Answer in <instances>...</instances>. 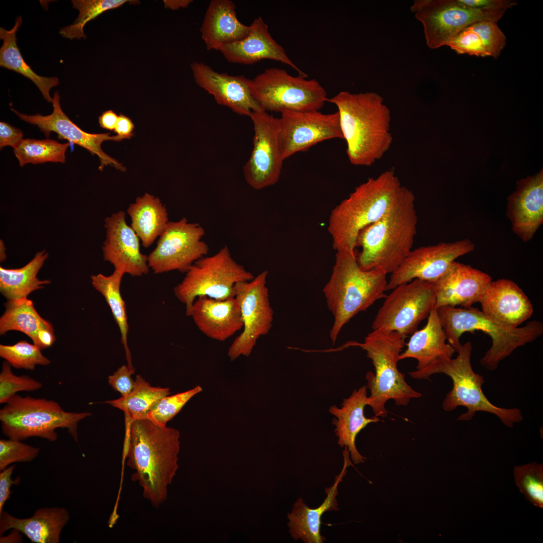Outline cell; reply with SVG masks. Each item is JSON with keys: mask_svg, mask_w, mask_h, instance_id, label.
Returning a JSON list of instances; mask_svg holds the SVG:
<instances>
[{"mask_svg": "<svg viewBox=\"0 0 543 543\" xmlns=\"http://www.w3.org/2000/svg\"><path fill=\"white\" fill-rule=\"evenodd\" d=\"M126 426L124 452L127 465L134 471L132 480L142 488L143 497L159 506L178 468L179 432L147 418Z\"/></svg>", "mask_w": 543, "mask_h": 543, "instance_id": "1", "label": "cell"}, {"mask_svg": "<svg viewBox=\"0 0 543 543\" xmlns=\"http://www.w3.org/2000/svg\"><path fill=\"white\" fill-rule=\"evenodd\" d=\"M327 101L337 108L349 162L371 166L381 158L393 142L390 111L382 96L375 92L341 91Z\"/></svg>", "mask_w": 543, "mask_h": 543, "instance_id": "2", "label": "cell"}, {"mask_svg": "<svg viewBox=\"0 0 543 543\" xmlns=\"http://www.w3.org/2000/svg\"><path fill=\"white\" fill-rule=\"evenodd\" d=\"M415 200L412 191L403 186L386 213L359 232L356 247L361 250L356 259L362 269L391 274L409 254L417 233Z\"/></svg>", "mask_w": 543, "mask_h": 543, "instance_id": "3", "label": "cell"}, {"mask_svg": "<svg viewBox=\"0 0 543 543\" xmlns=\"http://www.w3.org/2000/svg\"><path fill=\"white\" fill-rule=\"evenodd\" d=\"M387 275L379 268L362 269L355 251H336L331 275L323 289L334 318L329 334L333 344L343 327L354 316L386 297Z\"/></svg>", "mask_w": 543, "mask_h": 543, "instance_id": "4", "label": "cell"}, {"mask_svg": "<svg viewBox=\"0 0 543 543\" xmlns=\"http://www.w3.org/2000/svg\"><path fill=\"white\" fill-rule=\"evenodd\" d=\"M402 187L393 168L357 187L330 215L328 231L333 249L355 251L359 232L386 213Z\"/></svg>", "mask_w": 543, "mask_h": 543, "instance_id": "5", "label": "cell"}, {"mask_svg": "<svg viewBox=\"0 0 543 543\" xmlns=\"http://www.w3.org/2000/svg\"><path fill=\"white\" fill-rule=\"evenodd\" d=\"M406 337L396 331L373 330L364 342L350 341L341 347H360L372 361L375 373L368 372L366 374V386L371 392L367 405L372 408L375 416H387L385 405L390 400H394L396 405L405 406L411 399L422 396L407 384L405 375L397 368Z\"/></svg>", "mask_w": 543, "mask_h": 543, "instance_id": "6", "label": "cell"}, {"mask_svg": "<svg viewBox=\"0 0 543 543\" xmlns=\"http://www.w3.org/2000/svg\"><path fill=\"white\" fill-rule=\"evenodd\" d=\"M471 342L467 341L458 352L455 358L440 357L425 368L409 373L417 379H429L431 375L443 373L452 381V389L446 394L442 403V408L451 411L459 406L467 409L457 420L470 421L479 411H483L497 416L508 427L520 422L523 418L521 411L518 408H502L490 402L483 393L482 387L485 382L483 377L476 373L471 363L472 351Z\"/></svg>", "mask_w": 543, "mask_h": 543, "instance_id": "7", "label": "cell"}, {"mask_svg": "<svg viewBox=\"0 0 543 543\" xmlns=\"http://www.w3.org/2000/svg\"><path fill=\"white\" fill-rule=\"evenodd\" d=\"M446 340L457 353L461 348L460 338L466 332L481 330L492 339V345L480 359L482 366L490 371L517 348L532 342L543 333V324L531 321L522 327L510 328L500 325L474 307L442 306L436 309Z\"/></svg>", "mask_w": 543, "mask_h": 543, "instance_id": "8", "label": "cell"}, {"mask_svg": "<svg viewBox=\"0 0 543 543\" xmlns=\"http://www.w3.org/2000/svg\"><path fill=\"white\" fill-rule=\"evenodd\" d=\"M91 415L66 411L52 400L16 394L1 409L0 420L2 432L10 439L21 441L40 437L55 441L58 438L56 429L62 428L67 429L77 442L78 424Z\"/></svg>", "mask_w": 543, "mask_h": 543, "instance_id": "9", "label": "cell"}, {"mask_svg": "<svg viewBox=\"0 0 543 543\" xmlns=\"http://www.w3.org/2000/svg\"><path fill=\"white\" fill-rule=\"evenodd\" d=\"M185 274L182 281L173 288V292L185 305L188 316L197 297L206 296L218 300L234 297L236 283L254 278L232 257L226 245L214 255L197 260Z\"/></svg>", "mask_w": 543, "mask_h": 543, "instance_id": "10", "label": "cell"}, {"mask_svg": "<svg viewBox=\"0 0 543 543\" xmlns=\"http://www.w3.org/2000/svg\"><path fill=\"white\" fill-rule=\"evenodd\" d=\"M249 85L254 99L267 112L319 111L328 99L326 91L316 79L294 76L279 68L265 69L250 79Z\"/></svg>", "mask_w": 543, "mask_h": 543, "instance_id": "11", "label": "cell"}, {"mask_svg": "<svg viewBox=\"0 0 543 543\" xmlns=\"http://www.w3.org/2000/svg\"><path fill=\"white\" fill-rule=\"evenodd\" d=\"M411 11L422 24L427 45L435 49L447 46L471 24L482 21L497 23L506 10L472 8L459 0H417L411 6Z\"/></svg>", "mask_w": 543, "mask_h": 543, "instance_id": "12", "label": "cell"}, {"mask_svg": "<svg viewBox=\"0 0 543 543\" xmlns=\"http://www.w3.org/2000/svg\"><path fill=\"white\" fill-rule=\"evenodd\" d=\"M432 283L414 279L398 285L386 295L372 324L373 330L412 335L435 307Z\"/></svg>", "mask_w": 543, "mask_h": 543, "instance_id": "13", "label": "cell"}, {"mask_svg": "<svg viewBox=\"0 0 543 543\" xmlns=\"http://www.w3.org/2000/svg\"><path fill=\"white\" fill-rule=\"evenodd\" d=\"M267 275V270L263 271L252 280L237 282L234 286L243 327L228 349L227 354L231 360L240 356H249L258 339L267 334L272 327L274 311L266 286Z\"/></svg>", "mask_w": 543, "mask_h": 543, "instance_id": "14", "label": "cell"}, {"mask_svg": "<svg viewBox=\"0 0 543 543\" xmlns=\"http://www.w3.org/2000/svg\"><path fill=\"white\" fill-rule=\"evenodd\" d=\"M205 234L200 224L189 222L186 217L169 221L156 247L147 255L149 268L155 274L173 270L185 273L207 254L209 246L202 240Z\"/></svg>", "mask_w": 543, "mask_h": 543, "instance_id": "15", "label": "cell"}, {"mask_svg": "<svg viewBox=\"0 0 543 543\" xmlns=\"http://www.w3.org/2000/svg\"><path fill=\"white\" fill-rule=\"evenodd\" d=\"M249 117L254 128L253 148L243 174L250 187L260 190L276 184L281 175L285 159L279 142L280 118L263 110Z\"/></svg>", "mask_w": 543, "mask_h": 543, "instance_id": "16", "label": "cell"}, {"mask_svg": "<svg viewBox=\"0 0 543 543\" xmlns=\"http://www.w3.org/2000/svg\"><path fill=\"white\" fill-rule=\"evenodd\" d=\"M280 118L279 142L285 160L316 144L332 139H342L337 112L323 114L319 111L283 110Z\"/></svg>", "mask_w": 543, "mask_h": 543, "instance_id": "17", "label": "cell"}, {"mask_svg": "<svg viewBox=\"0 0 543 543\" xmlns=\"http://www.w3.org/2000/svg\"><path fill=\"white\" fill-rule=\"evenodd\" d=\"M475 249V244L465 239L441 242L412 250L398 267L391 274L386 291L399 285L419 279L434 283L459 257Z\"/></svg>", "mask_w": 543, "mask_h": 543, "instance_id": "18", "label": "cell"}, {"mask_svg": "<svg viewBox=\"0 0 543 543\" xmlns=\"http://www.w3.org/2000/svg\"><path fill=\"white\" fill-rule=\"evenodd\" d=\"M53 112L48 115H26L13 108L11 110L22 120L37 126L46 137L52 132L58 134V138L65 139L77 144L89 151L92 155H97L100 160L99 169L102 171L105 166L110 165L121 171L126 168L115 159L107 154L102 149L101 144L105 141H120L116 135L110 136V133L93 134L82 130L76 126L63 112L60 104V96L56 91L53 98Z\"/></svg>", "mask_w": 543, "mask_h": 543, "instance_id": "19", "label": "cell"}, {"mask_svg": "<svg viewBox=\"0 0 543 543\" xmlns=\"http://www.w3.org/2000/svg\"><path fill=\"white\" fill-rule=\"evenodd\" d=\"M126 213H112L105 220L106 239L103 244L104 259L114 269H121L133 277L147 275L150 269L147 255L140 250V239L126 222Z\"/></svg>", "mask_w": 543, "mask_h": 543, "instance_id": "20", "label": "cell"}, {"mask_svg": "<svg viewBox=\"0 0 543 543\" xmlns=\"http://www.w3.org/2000/svg\"><path fill=\"white\" fill-rule=\"evenodd\" d=\"M191 67L197 84L212 95L218 104L249 117L253 112L262 110L250 92V79L243 75L219 73L203 62H193Z\"/></svg>", "mask_w": 543, "mask_h": 543, "instance_id": "21", "label": "cell"}, {"mask_svg": "<svg viewBox=\"0 0 543 543\" xmlns=\"http://www.w3.org/2000/svg\"><path fill=\"white\" fill-rule=\"evenodd\" d=\"M491 277L470 265L453 261L433 283L436 309L442 306L470 308L480 302Z\"/></svg>", "mask_w": 543, "mask_h": 543, "instance_id": "22", "label": "cell"}, {"mask_svg": "<svg viewBox=\"0 0 543 543\" xmlns=\"http://www.w3.org/2000/svg\"><path fill=\"white\" fill-rule=\"evenodd\" d=\"M506 215L512 229L523 242L531 239L543 223V171L517 182L507 198Z\"/></svg>", "mask_w": 543, "mask_h": 543, "instance_id": "23", "label": "cell"}, {"mask_svg": "<svg viewBox=\"0 0 543 543\" xmlns=\"http://www.w3.org/2000/svg\"><path fill=\"white\" fill-rule=\"evenodd\" d=\"M249 27V32L244 38L219 49L218 51L228 62L249 65L262 59H270L289 65L299 75L308 77L288 56L284 48L273 38L267 25L262 18L255 19Z\"/></svg>", "mask_w": 543, "mask_h": 543, "instance_id": "24", "label": "cell"}, {"mask_svg": "<svg viewBox=\"0 0 543 543\" xmlns=\"http://www.w3.org/2000/svg\"><path fill=\"white\" fill-rule=\"evenodd\" d=\"M482 311L495 322L516 328L531 316L530 301L517 285L507 279L491 281L480 302Z\"/></svg>", "mask_w": 543, "mask_h": 543, "instance_id": "25", "label": "cell"}, {"mask_svg": "<svg viewBox=\"0 0 543 543\" xmlns=\"http://www.w3.org/2000/svg\"><path fill=\"white\" fill-rule=\"evenodd\" d=\"M189 317L204 335L219 341L227 340L243 327L240 307L235 297L218 300L199 296Z\"/></svg>", "mask_w": 543, "mask_h": 543, "instance_id": "26", "label": "cell"}, {"mask_svg": "<svg viewBox=\"0 0 543 543\" xmlns=\"http://www.w3.org/2000/svg\"><path fill=\"white\" fill-rule=\"evenodd\" d=\"M367 387L364 385L343 400L340 407L335 405L329 407V412L335 417L332 423L335 426L334 430L338 437L337 443L341 447H346L355 464L364 463L366 458L358 451L355 446V439L358 433L368 424L380 421L377 416L367 418L364 409L368 403Z\"/></svg>", "mask_w": 543, "mask_h": 543, "instance_id": "27", "label": "cell"}, {"mask_svg": "<svg viewBox=\"0 0 543 543\" xmlns=\"http://www.w3.org/2000/svg\"><path fill=\"white\" fill-rule=\"evenodd\" d=\"M342 454L343 468L335 477L334 484L325 488L326 497L323 502L317 508H311L300 498L293 505L291 513H288L289 532L295 540L301 539L305 543H323L325 540L326 538L320 534L322 516L326 511L339 509L336 500L337 487L346 473L347 467L352 465L346 447Z\"/></svg>", "mask_w": 543, "mask_h": 543, "instance_id": "28", "label": "cell"}, {"mask_svg": "<svg viewBox=\"0 0 543 543\" xmlns=\"http://www.w3.org/2000/svg\"><path fill=\"white\" fill-rule=\"evenodd\" d=\"M235 9L230 0L210 1L200 28L208 50L218 51L222 46L240 41L248 35L250 27L239 21Z\"/></svg>", "mask_w": 543, "mask_h": 543, "instance_id": "29", "label": "cell"}, {"mask_svg": "<svg viewBox=\"0 0 543 543\" xmlns=\"http://www.w3.org/2000/svg\"><path fill=\"white\" fill-rule=\"evenodd\" d=\"M69 519L68 511L61 507L38 509L27 518H17L3 511L0 514V535L16 529L33 542L59 543L61 531Z\"/></svg>", "mask_w": 543, "mask_h": 543, "instance_id": "30", "label": "cell"}, {"mask_svg": "<svg viewBox=\"0 0 543 543\" xmlns=\"http://www.w3.org/2000/svg\"><path fill=\"white\" fill-rule=\"evenodd\" d=\"M427 319L425 326L412 334L407 349L399 356L400 360L406 358L417 359V370L425 368L440 357L452 358L456 352L446 342L445 333L435 307L431 311Z\"/></svg>", "mask_w": 543, "mask_h": 543, "instance_id": "31", "label": "cell"}, {"mask_svg": "<svg viewBox=\"0 0 543 543\" xmlns=\"http://www.w3.org/2000/svg\"><path fill=\"white\" fill-rule=\"evenodd\" d=\"M506 37L497 25L491 21L470 24L457 34L447 44L459 54L497 59L506 45Z\"/></svg>", "mask_w": 543, "mask_h": 543, "instance_id": "32", "label": "cell"}, {"mask_svg": "<svg viewBox=\"0 0 543 543\" xmlns=\"http://www.w3.org/2000/svg\"><path fill=\"white\" fill-rule=\"evenodd\" d=\"M127 212L131 219V227L146 248L161 235L169 222L165 206L158 197L148 193L137 197Z\"/></svg>", "mask_w": 543, "mask_h": 543, "instance_id": "33", "label": "cell"}, {"mask_svg": "<svg viewBox=\"0 0 543 543\" xmlns=\"http://www.w3.org/2000/svg\"><path fill=\"white\" fill-rule=\"evenodd\" d=\"M22 24L21 16L17 18L14 27L9 30L0 28V39L3 43L0 49V66L19 73L32 80L41 92L44 99L52 103L51 89L59 84L56 77H45L36 74L24 60L17 45L16 34Z\"/></svg>", "mask_w": 543, "mask_h": 543, "instance_id": "34", "label": "cell"}, {"mask_svg": "<svg viewBox=\"0 0 543 543\" xmlns=\"http://www.w3.org/2000/svg\"><path fill=\"white\" fill-rule=\"evenodd\" d=\"M48 257V253L43 250L37 252L31 261L21 268L9 269L1 266V294L8 300L26 298L50 284V280H40L37 277Z\"/></svg>", "mask_w": 543, "mask_h": 543, "instance_id": "35", "label": "cell"}, {"mask_svg": "<svg viewBox=\"0 0 543 543\" xmlns=\"http://www.w3.org/2000/svg\"><path fill=\"white\" fill-rule=\"evenodd\" d=\"M125 273L121 269H114L110 276L101 274L92 275L91 283L94 288L104 297L121 334L128 366L133 368L131 353L128 345L129 324L125 303L121 293V284Z\"/></svg>", "mask_w": 543, "mask_h": 543, "instance_id": "36", "label": "cell"}, {"mask_svg": "<svg viewBox=\"0 0 543 543\" xmlns=\"http://www.w3.org/2000/svg\"><path fill=\"white\" fill-rule=\"evenodd\" d=\"M5 306V311L0 318L1 335L11 330L18 331L34 342L39 330L53 329L51 323L39 314L33 302L27 297L8 300Z\"/></svg>", "mask_w": 543, "mask_h": 543, "instance_id": "37", "label": "cell"}, {"mask_svg": "<svg viewBox=\"0 0 543 543\" xmlns=\"http://www.w3.org/2000/svg\"><path fill=\"white\" fill-rule=\"evenodd\" d=\"M170 394L169 388L152 387L141 376L137 375L129 394L105 403L124 411L127 426L134 420L147 418L151 405Z\"/></svg>", "mask_w": 543, "mask_h": 543, "instance_id": "38", "label": "cell"}, {"mask_svg": "<svg viewBox=\"0 0 543 543\" xmlns=\"http://www.w3.org/2000/svg\"><path fill=\"white\" fill-rule=\"evenodd\" d=\"M69 145V143H60L50 139L28 138L23 139L14 149V153L21 166L28 163H64L65 153Z\"/></svg>", "mask_w": 543, "mask_h": 543, "instance_id": "39", "label": "cell"}, {"mask_svg": "<svg viewBox=\"0 0 543 543\" xmlns=\"http://www.w3.org/2000/svg\"><path fill=\"white\" fill-rule=\"evenodd\" d=\"M131 2L127 0H72L73 8L78 10V16L70 25L61 28L59 34L69 39L85 38L83 28L89 21L95 19L104 12L120 7Z\"/></svg>", "mask_w": 543, "mask_h": 543, "instance_id": "40", "label": "cell"}, {"mask_svg": "<svg viewBox=\"0 0 543 543\" xmlns=\"http://www.w3.org/2000/svg\"><path fill=\"white\" fill-rule=\"evenodd\" d=\"M514 481L525 499L543 508V465L536 462L514 467Z\"/></svg>", "mask_w": 543, "mask_h": 543, "instance_id": "41", "label": "cell"}, {"mask_svg": "<svg viewBox=\"0 0 543 543\" xmlns=\"http://www.w3.org/2000/svg\"><path fill=\"white\" fill-rule=\"evenodd\" d=\"M36 345L21 340L14 345L0 344V356L16 369L33 370L37 365L47 366L50 360Z\"/></svg>", "mask_w": 543, "mask_h": 543, "instance_id": "42", "label": "cell"}, {"mask_svg": "<svg viewBox=\"0 0 543 543\" xmlns=\"http://www.w3.org/2000/svg\"><path fill=\"white\" fill-rule=\"evenodd\" d=\"M202 391V387L197 386L185 392L164 396L151 405L147 418L157 425L166 426L193 397Z\"/></svg>", "mask_w": 543, "mask_h": 543, "instance_id": "43", "label": "cell"}, {"mask_svg": "<svg viewBox=\"0 0 543 543\" xmlns=\"http://www.w3.org/2000/svg\"><path fill=\"white\" fill-rule=\"evenodd\" d=\"M42 387L41 383L26 375L18 376L14 374L11 369V365L8 361L3 363L0 373L1 404L6 403L18 392L34 391Z\"/></svg>", "mask_w": 543, "mask_h": 543, "instance_id": "44", "label": "cell"}, {"mask_svg": "<svg viewBox=\"0 0 543 543\" xmlns=\"http://www.w3.org/2000/svg\"><path fill=\"white\" fill-rule=\"evenodd\" d=\"M40 449L21 440L1 439L0 440V470L6 469L16 462H29L36 458Z\"/></svg>", "mask_w": 543, "mask_h": 543, "instance_id": "45", "label": "cell"}, {"mask_svg": "<svg viewBox=\"0 0 543 543\" xmlns=\"http://www.w3.org/2000/svg\"><path fill=\"white\" fill-rule=\"evenodd\" d=\"M134 369L128 365H123L108 379L109 384L122 396L129 394L132 390L135 381L131 378Z\"/></svg>", "mask_w": 543, "mask_h": 543, "instance_id": "46", "label": "cell"}, {"mask_svg": "<svg viewBox=\"0 0 543 543\" xmlns=\"http://www.w3.org/2000/svg\"><path fill=\"white\" fill-rule=\"evenodd\" d=\"M23 132L8 123L0 122V147L1 149L7 146H10L16 148L22 142L23 139Z\"/></svg>", "mask_w": 543, "mask_h": 543, "instance_id": "47", "label": "cell"}, {"mask_svg": "<svg viewBox=\"0 0 543 543\" xmlns=\"http://www.w3.org/2000/svg\"><path fill=\"white\" fill-rule=\"evenodd\" d=\"M15 467V465H11L2 471L0 473V514L4 511L5 503L10 498L11 486L13 484H18L20 481L19 477L15 480L11 478Z\"/></svg>", "mask_w": 543, "mask_h": 543, "instance_id": "48", "label": "cell"}, {"mask_svg": "<svg viewBox=\"0 0 543 543\" xmlns=\"http://www.w3.org/2000/svg\"><path fill=\"white\" fill-rule=\"evenodd\" d=\"M464 5L472 8L487 10H507L517 4L513 0H459Z\"/></svg>", "mask_w": 543, "mask_h": 543, "instance_id": "49", "label": "cell"}, {"mask_svg": "<svg viewBox=\"0 0 543 543\" xmlns=\"http://www.w3.org/2000/svg\"><path fill=\"white\" fill-rule=\"evenodd\" d=\"M134 125L131 119L124 115L120 114L114 132L121 141L131 139L134 134Z\"/></svg>", "mask_w": 543, "mask_h": 543, "instance_id": "50", "label": "cell"}, {"mask_svg": "<svg viewBox=\"0 0 543 543\" xmlns=\"http://www.w3.org/2000/svg\"><path fill=\"white\" fill-rule=\"evenodd\" d=\"M55 339L54 329L44 328L38 331L33 344L43 349L51 346Z\"/></svg>", "mask_w": 543, "mask_h": 543, "instance_id": "51", "label": "cell"}, {"mask_svg": "<svg viewBox=\"0 0 543 543\" xmlns=\"http://www.w3.org/2000/svg\"><path fill=\"white\" fill-rule=\"evenodd\" d=\"M118 118L119 116L113 111L107 110L104 112L99 117V123L102 128L114 131Z\"/></svg>", "mask_w": 543, "mask_h": 543, "instance_id": "52", "label": "cell"}, {"mask_svg": "<svg viewBox=\"0 0 543 543\" xmlns=\"http://www.w3.org/2000/svg\"><path fill=\"white\" fill-rule=\"evenodd\" d=\"M20 533L21 532L18 530L13 529L8 536L1 537L0 542H21L23 537Z\"/></svg>", "mask_w": 543, "mask_h": 543, "instance_id": "53", "label": "cell"}, {"mask_svg": "<svg viewBox=\"0 0 543 543\" xmlns=\"http://www.w3.org/2000/svg\"><path fill=\"white\" fill-rule=\"evenodd\" d=\"M192 2V1L190 0L168 1L167 5L172 9H177L187 7Z\"/></svg>", "mask_w": 543, "mask_h": 543, "instance_id": "54", "label": "cell"}]
</instances>
